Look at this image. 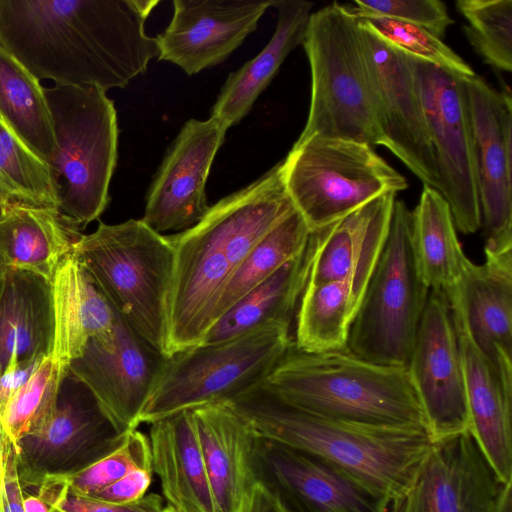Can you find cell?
<instances>
[{
  "label": "cell",
  "instance_id": "cell-1",
  "mask_svg": "<svg viewBox=\"0 0 512 512\" xmlns=\"http://www.w3.org/2000/svg\"><path fill=\"white\" fill-rule=\"evenodd\" d=\"M159 0H0V45L39 81L124 88L159 55Z\"/></svg>",
  "mask_w": 512,
  "mask_h": 512
},
{
  "label": "cell",
  "instance_id": "cell-2",
  "mask_svg": "<svg viewBox=\"0 0 512 512\" xmlns=\"http://www.w3.org/2000/svg\"><path fill=\"white\" fill-rule=\"evenodd\" d=\"M295 211L280 161L210 206L194 226L168 236L174 269L167 356L201 343L235 271L253 247Z\"/></svg>",
  "mask_w": 512,
  "mask_h": 512
},
{
  "label": "cell",
  "instance_id": "cell-3",
  "mask_svg": "<svg viewBox=\"0 0 512 512\" xmlns=\"http://www.w3.org/2000/svg\"><path fill=\"white\" fill-rule=\"evenodd\" d=\"M225 403L257 435L328 461L390 504L408 494L434 444L424 429L365 426L310 413L262 382Z\"/></svg>",
  "mask_w": 512,
  "mask_h": 512
},
{
  "label": "cell",
  "instance_id": "cell-4",
  "mask_svg": "<svg viewBox=\"0 0 512 512\" xmlns=\"http://www.w3.org/2000/svg\"><path fill=\"white\" fill-rule=\"evenodd\" d=\"M262 384L289 404L319 416L428 432L406 367L372 363L346 348L310 353L293 342Z\"/></svg>",
  "mask_w": 512,
  "mask_h": 512
},
{
  "label": "cell",
  "instance_id": "cell-5",
  "mask_svg": "<svg viewBox=\"0 0 512 512\" xmlns=\"http://www.w3.org/2000/svg\"><path fill=\"white\" fill-rule=\"evenodd\" d=\"M116 313L142 338L167 354L174 248L141 219L100 222L74 252Z\"/></svg>",
  "mask_w": 512,
  "mask_h": 512
},
{
  "label": "cell",
  "instance_id": "cell-6",
  "mask_svg": "<svg viewBox=\"0 0 512 512\" xmlns=\"http://www.w3.org/2000/svg\"><path fill=\"white\" fill-rule=\"evenodd\" d=\"M302 45L311 95L297 140L319 135L384 146L358 19L333 2L311 13Z\"/></svg>",
  "mask_w": 512,
  "mask_h": 512
},
{
  "label": "cell",
  "instance_id": "cell-7",
  "mask_svg": "<svg viewBox=\"0 0 512 512\" xmlns=\"http://www.w3.org/2000/svg\"><path fill=\"white\" fill-rule=\"evenodd\" d=\"M106 92L94 86L44 87L56 141L49 167L58 209L81 229L106 209L117 164V113Z\"/></svg>",
  "mask_w": 512,
  "mask_h": 512
},
{
  "label": "cell",
  "instance_id": "cell-8",
  "mask_svg": "<svg viewBox=\"0 0 512 512\" xmlns=\"http://www.w3.org/2000/svg\"><path fill=\"white\" fill-rule=\"evenodd\" d=\"M292 343L290 326L270 323L166 356L140 423L232 400L264 381Z\"/></svg>",
  "mask_w": 512,
  "mask_h": 512
},
{
  "label": "cell",
  "instance_id": "cell-9",
  "mask_svg": "<svg viewBox=\"0 0 512 512\" xmlns=\"http://www.w3.org/2000/svg\"><path fill=\"white\" fill-rule=\"evenodd\" d=\"M412 214L396 199L389 230L351 323L346 349L372 363L406 367L430 289L414 257Z\"/></svg>",
  "mask_w": 512,
  "mask_h": 512
},
{
  "label": "cell",
  "instance_id": "cell-10",
  "mask_svg": "<svg viewBox=\"0 0 512 512\" xmlns=\"http://www.w3.org/2000/svg\"><path fill=\"white\" fill-rule=\"evenodd\" d=\"M286 191L311 232L388 193L406 178L367 143L313 135L297 140L282 160Z\"/></svg>",
  "mask_w": 512,
  "mask_h": 512
},
{
  "label": "cell",
  "instance_id": "cell-11",
  "mask_svg": "<svg viewBox=\"0 0 512 512\" xmlns=\"http://www.w3.org/2000/svg\"><path fill=\"white\" fill-rule=\"evenodd\" d=\"M407 56V55H406ZM413 70L440 179L456 229L482 225L476 156L462 78L432 63L407 56Z\"/></svg>",
  "mask_w": 512,
  "mask_h": 512
},
{
  "label": "cell",
  "instance_id": "cell-12",
  "mask_svg": "<svg viewBox=\"0 0 512 512\" xmlns=\"http://www.w3.org/2000/svg\"><path fill=\"white\" fill-rule=\"evenodd\" d=\"M124 435L92 392L68 372L46 426L15 443L23 490L87 468L117 448Z\"/></svg>",
  "mask_w": 512,
  "mask_h": 512
},
{
  "label": "cell",
  "instance_id": "cell-13",
  "mask_svg": "<svg viewBox=\"0 0 512 512\" xmlns=\"http://www.w3.org/2000/svg\"><path fill=\"white\" fill-rule=\"evenodd\" d=\"M250 470L286 512H389L387 500L342 469L256 433Z\"/></svg>",
  "mask_w": 512,
  "mask_h": 512
},
{
  "label": "cell",
  "instance_id": "cell-14",
  "mask_svg": "<svg viewBox=\"0 0 512 512\" xmlns=\"http://www.w3.org/2000/svg\"><path fill=\"white\" fill-rule=\"evenodd\" d=\"M406 369L434 442L469 431L461 355L442 292L429 291Z\"/></svg>",
  "mask_w": 512,
  "mask_h": 512
},
{
  "label": "cell",
  "instance_id": "cell-15",
  "mask_svg": "<svg viewBox=\"0 0 512 512\" xmlns=\"http://www.w3.org/2000/svg\"><path fill=\"white\" fill-rule=\"evenodd\" d=\"M358 25L384 147L424 185L440 191L439 174L409 60L371 30L359 22Z\"/></svg>",
  "mask_w": 512,
  "mask_h": 512
},
{
  "label": "cell",
  "instance_id": "cell-16",
  "mask_svg": "<svg viewBox=\"0 0 512 512\" xmlns=\"http://www.w3.org/2000/svg\"><path fill=\"white\" fill-rule=\"evenodd\" d=\"M471 121L485 251L512 249V106L477 75L462 78Z\"/></svg>",
  "mask_w": 512,
  "mask_h": 512
},
{
  "label": "cell",
  "instance_id": "cell-17",
  "mask_svg": "<svg viewBox=\"0 0 512 512\" xmlns=\"http://www.w3.org/2000/svg\"><path fill=\"white\" fill-rule=\"evenodd\" d=\"M166 356L118 315L113 340L89 341L69 364L68 372L92 392L116 427L126 433L140 424Z\"/></svg>",
  "mask_w": 512,
  "mask_h": 512
},
{
  "label": "cell",
  "instance_id": "cell-18",
  "mask_svg": "<svg viewBox=\"0 0 512 512\" xmlns=\"http://www.w3.org/2000/svg\"><path fill=\"white\" fill-rule=\"evenodd\" d=\"M227 130L211 116L185 122L147 191L141 220L148 227L159 234L182 232L204 217L207 178Z\"/></svg>",
  "mask_w": 512,
  "mask_h": 512
},
{
  "label": "cell",
  "instance_id": "cell-19",
  "mask_svg": "<svg viewBox=\"0 0 512 512\" xmlns=\"http://www.w3.org/2000/svg\"><path fill=\"white\" fill-rule=\"evenodd\" d=\"M274 0H174L159 34L158 59L193 75L226 60L258 26Z\"/></svg>",
  "mask_w": 512,
  "mask_h": 512
},
{
  "label": "cell",
  "instance_id": "cell-20",
  "mask_svg": "<svg viewBox=\"0 0 512 512\" xmlns=\"http://www.w3.org/2000/svg\"><path fill=\"white\" fill-rule=\"evenodd\" d=\"M510 484L467 431L434 442L404 500L410 512H498Z\"/></svg>",
  "mask_w": 512,
  "mask_h": 512
},
{
  "label": "cell",
  "instance_id": "cell-21",
  "mask_svg": "<svg viewBox=\"0 0 512 512\" xmlns=\"http://www.w3.org/2000/svg\"><path fill=\"white\" fill-rule=\"evenodd\" d=\"M447 300L461 355L469 432L499 478L512 483V371L500 374L474 342L462 287Z\"/></svg>",
  "mask_w": 512,
  "mask_h": 512
},
{
  "label": "cell",
  "instance_id": "cell-22",
  "mask_svg": "<svg viewBox=\"0 0 512 512\" xmlns=\"http://www.w3.org/2000/svg\"><path fill=\"white\" fill-rule=\"evenodd\" d=\"M54 338L51 356L64 368L91 340H113L118 314L74 253L51 280Z\"/></svg>",
  "mask_w": 512,
  "mask_h": 512
},
{
  "label": "cell",
  "instance_id": "cell-23",
  "mask_svg": "<svg viewBox=\"0 0 512 512\" xmlns=\"http://www.w3.org/2000/svg\"><path fill=\"white\" fill-rule=\"evenodd\" d=\"M82 235L81 227L57 207L3 203L0 272H28L51 282Z\"/></svg>",
  "mask_w": 512,
  "mask_h": 512
},
{
  "label": "cell",
  "instance_id": "cell-24",
  "mask_svg": "<svg viewBox=\"0 0 512 512\" xmlns=\"http://www.w3.org/2000/svg\"><path fill=\"white\" fill-rule=\"evenodd\" d=\"M217 512H239L251 486V426L227 403L191 409Z\"/></svg>",
  "mask_w": 512,
  "mask_h": 512
},
{
  "label": "cell",
  "instance_id": "cell-25",
  "mask_svg": "<svg viewBox=\"0 0 512 512\" xmlns=\"http://www.w3.org/2000/svg\"><path fill=\"white\" fill-rule=\"evenodd\" d=\"M150 424L152 469L169 506L178 512H217L191 409Z\"/></svg>",
  "mask_w": 512,
  "mask_h": 512
},
{
  "label": "cell",
  "instance_id": "cell-26",
  "mask_svg": "<svg viewBox=\"0 0 512 512\" xmlns=\"http://www.w3.org/2000/svg\"><path fill=\"white\" fill-rule=\"evenodd\" d=\"M51 282L21 271L0 272V375L52 353Z\"/></svg>",
  "mask_w": 512,
  "mask_h": 512
},
{
  "label": "cell",
  "instance_id": "cell-27",
  "mask_svg": "<svg viewBox=\"0 0 512 512\" xmlns=\"http://www.w3.org/2000/svg\"><path fill=\"white\" fill-rule=\"evenodd\" d=\"M485 258L469 260L462 291L470 334L502 374L512 368V249L485 251Z\"/></svg>",
  "mask_w": 512,
  "mask_h": 512
},
{
  "label": "cell",
  "instance_id": "cell-28",
  "mask_svg": "<svg viewBox=\"0 0 512 512\" xmlns=\"http://www.w3.org/2000/svg\"><path fill=\"white\" fill-rule=\"evenodd\" d=\"M272 7L277 10V23L271 39L254 58L227 77L212 107L211 117L227 129L249 113L286 57L303 44L313 3L274 0Z\"/></svg>",
  "mask_w": 512,
  "mask_h": 512
},
{
  "label": "cell",
  "instance_id": "cell-29",
  "mask_svg": "<svg viewBox=\"0 0 512 512\" xmlns=\"http://www.w3.org/2000/svg\"><path fill=\"white\" fill-rule=\"evenodd\" d=\"M396 194H384L318 230L319 243L308 285H318L372 270L384 245Z\"/></svg>",
  "mask_w": 512,
  "mask_h": 512
},
{
  "label": "cell",
  "instance_id": "cell-30",
  "mask_svg": "<svg viewBox=\"0 0 512 512\" xmlns=\"http://www.w3.org/2000/svg\"><path fill=\"white\" fill-rule=\"evenodd\" d=\"M318 243L319 232H311L305 248L225 311L200 344L217 343L270 323L291 326Z\"/></svg>",
  "mask_w": 512,
  "mask_h": 512
},
{
  "label": "cell",
  "instance_id": "cell-31",
  "mask_svg": "<svg viewBox=\"0 0 512 512\" xmlns=\"http://www.w3.org/2000/svg\"><path fill=\"white\" fill-rule=\"evenodd\" d=\"M411 214L412 247L419 273L430 290L448 298L461 288L470 260L461 248L450 207L439 191L424 185Z\"/></svg>",
  "mask_w": 512,
  "mask_h": 512
},
{
  "label": "cell",
  "instance_id": "cell-32",
  "mask_svg": "<svg viewBox=\"0 0 512 512\" xmlns=\"http://www.w3.org/2000/svg\"><path fill=\"white\" fill-rule=\"evenodd\" d=\"M373 269L340 280L307 284L296 313V348L319 353L346 347Z\"/></svg>",
  "mask_w": 512,
  "mask_h": 512
},
{
  "label": "cell",
  "instance_id": "cell-33",
  "mask_svg": "<svg viewBox=\"0 0 512 512\" xmlns=\"http://www.w3.org/2000/svg\"><path fill=\"white\" fill-rule=\"evenodd\" d=\"M0 119L50 166L56 141L44 87L1 45Z\"/></svg>",
  "mask_w": 512,
  "mask_h": 512
},
{
  "label": "cell",
  "instance_id": "cell-34",
  "mask_svg": "<svg viewBox=\"0 0 512 512\" xmlns=\"http://www.w3.org/2000/svg\"><path fill=\"white\" fill-rule=\"evenodd\" d=\"M310 235L311 231L297 210L266 234L228 282L217 304L214 323L241 297L297 256Z\"/></svg>",
  "mask_w": 512,
  "mask_h": 512
},
{
  "label": "cell",
  "instance_id": "cell-35",
  "mask_svg": "<svg viewBox=\"0 0 512 512\" xmlns=\"http://www.w3.org/2000/svg\"><path fill=\"white\" fill-rule=\"evenodd\" d=\"M0 201L57 207L49 165L0 119Z\"/></svg>",
  "mask_w": 512,
  "mask_h": 512
},
{
  "label": "cell",
  "instance_id": "cell-36",
  "mask_svg": "<svg viewBox=\"0 0 512 512\" xmlns=\"http://www.w3.org/2000/svg\"><path fill=\"white\" fill-rule=\"evenodd\" d=\"M67 374L68 369L50 354L40 361L30 378L11 398L1 420L14 443L46 426L55 411L60 387Z\"/></svg>",
  "mask_w": 512,
  "mask_h": 512
},
{
  "label": "cell",
  "instance_id": "cell-37",
  "mask_svg": "<svg viewBox=\"0 0 512 512\" xmlns=\"http://www.w3.org/2000/svg\"><path fill=\"white\" fill-rule=\"evenodd\" d=\"M465 34L482 59L497 70H512V0H458Z\"/></svg>",
  "mask_w": 512,
  "mask_h": 512
},
{
  "label": "cell",
  "instance_id": "cell-38",
  "mask_svg": "<svg viewBox=\"0 0 512 512\" xmlns=\"http://www.w3.org/2000/svg\"><path fill=\"white\" fill-rule=\"evenodd\" d=\"M358 22L407 56L432 63L461 77L476 75L472 67L442 39L422 27L378 16L358 18Z\"/></svg>",
  "mask_w": 512,
  "mask_h": 512
},
{
  "label": "cell",
  "instance_id": "cell-39",
  "mask_svg": "<svg viewBox=\"0 0 512 512\" xmlns=\"http://www.w3.org/2000/svg\"><path fill=\"white\" fill-rule=\"evenodd\" d=\"M152 468L149 438L137 429L125 433L121 444L87 468L67 477L69 492L92 497L129 472Z\"/></svg>",
  "mask_w": 512,
  "mask_h": 512
},
{
  "label": "cell",
  "instance_id": "cell-40",
  "mask_svg": "<svg viewBox=\"0 0 512 512\" xmlns=\"http://www.w3.org/2000/svg\"><path fill=\"white\" fill-rule=\"evenodd\" d=\"M357 19L378 16L422 27L442 39L453 24L439 0H356L344 4Z\"/></svg>",
  "mask_w": 512,
  "mask_h": 512
},
{
  "label": "cell",
  "instance_id": "cell-41",
  "mask_svg": "<svg viewBox=\"0 0 512 512\" xmlns=\"http://www.w3.org/2000/svg\"><path fill=\"white\" fill-rule=\"evenodd\" d=\"M57 509L63 512H163V499L158 494H148L128 504H113L68 491Z\"/></svg>",
  "mask_w": 512,
  "mask_h": 512
},
{
  "label": "cell",
  "instance_id": "cell-42",
  "mask_svg": "<svg viewBox=\"0 0 512 512\" xmlns=\"http://www.w3.org/2000/svg\"><path fill=\"white\" fill-rule=\"evenodd\" d=\"M152 468L133 470L92 497L113 504H128L146 495L152 480Z\"/></svg>",
  "mask_w": 512,
  "mask_h": 512
},
{
  "label": "cell",
  "instance_id": "cell-43",
  "mask_svg": "<svg viewBox=\"0 0 512 512\" xmlns=\"http://www.w3.org/2000/svg\"><path fill=\"white\" fill-rule=\"evenodd\" d=\"M23 500L24 491L18 475L16 446L9 437L3 459L2 512H24Z\"/></svg>",
  "mask_w": 512,
  "mask_h": 512
},
{
  "label": "cell",
  "instance_id": "cell-44",
  "mask_svg": "<svg viewBox=\"0 0 512 512\" xmlns=\"http://www.w3.org/2000/svg\"><path fill=\"white\" fill-rule=\"evenodd\" d=\"M41 360L20 363L0 375V417L8 402L30 378Z\"/></svg>",
  "mask_w": 512,
  "mask_h": 512
},
{
  "label": "cell",
  "instance_id": "cell-45",
  "mask_svg": "<svg viewBox=\"0 0 512 512\" xmlns=\"http://www.w3.org/2000/svg\"><path fill=\"white\" fill-rule=\"evenodd\" d=\"M239 512H286L276 497L259 483L249 489Z\"/></svg>",
  "mask_w": 512,
  "mask_h": 512
},
{
  "label": "cell",
  "instance_id": "cell-46",
  "mask_svg": "<svg viewBox=\"0 0 512 512\" xmlns=\"http://www.w3.org/2000/svg\"><path fill=\"white\" fill-rule=\"evenodd\" d=\"M23 504L24 512H54L57 509L37 493L26 494L24 492Z\"/></svg>",
  "mask_w": 512,
  "mask_h": 512
},
{
  "label": "cell",
  "instance_id": "cell-47",
  "mask_svg": "<svg viewBox=\"0 0 512 512\" xmlns=\"http://www.w3.org/2000/svg\"><path fill=\"white\" fill-rule=\"evenodd\" d=\"M9 439V435L7 434L4 425L2 423L0 417V512H2V502H1V485H2V474H3V459H4V451L6 443Z\"/></svg>",
  "mask_w": 512,
  "mask_h": 512
},
{
  "label": "cell",
  "instance_id": "cell-48",
  "mask_svg": "<svg viewBox=\"0 0 512 512\" xmlns=\"http://www.w3.org/2000/svg\"><path fill=\"white\" fill-rule=\"evenodd\" d=\"M498 512H512V484L507 486L503 494Z\"/></svg>",
  "mask_w": 512,
  "mask_h": 512
},
{
  "label": "cell",
  "instance_id": "cell-49",
  "mask_svg": "<svg viewBox=\"0 0 512 512\" xmlns=\"http://www.w3.org/2000/svg\"><path fill=\"white\" fill-rule=\"evenodd\" d=\"M389 512H410L404 498L390 504Z\"/></svg>",
  "mask_w": 512,
  "mask_h": 512
},
{
  "label": "cell",
  "instance_id": "cell-50",
  "mask_svg": "<svg viewBox=\"0 0 512 512\" xmlns=\"http://www.w3.org/2000/svg\"><path fill=\"white\" fill-rule=\"evenodd\" d=\"M163 512H178V511L168 505L167 507H164Z\"/></svg>",
  "mask_w": 512,
  "mask_h": 512
},
{
  "label": "cell",
  "instance_id": "cell-51",
  "mask_svg": "<svg viewBox=\"0 0 512 512\" xmlns=\"http://www.w3.org/2000/svg\"><path fill=\"white\" fill-rule=\"evenodd\" d=\"M54 512H63V511H61V510H59V509H56Z\"/></svg>",
  "mask_w": 512,
  "mask_h": 512
},
{
  "label": "cell",
  "instance_id": "cell-52",
  "mask_svg": "<svg viewBox=\"0 0 512 512\" xmlns=\"http://www.w3.org/2000/svg\"><path fill=\"white\" fill-rule=\"evenodd\" d=\"M2 204H3V203L0 201V210H1Z\"/></svg>",
  "mask_w": 512,
  "mask_h": 512
}]
</instances>
